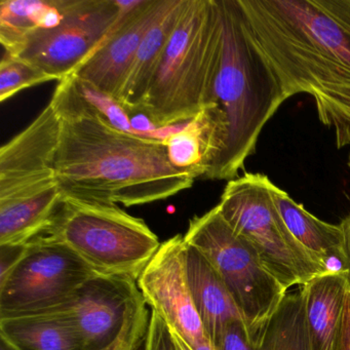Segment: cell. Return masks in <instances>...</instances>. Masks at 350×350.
I'll return each instance as SVG.
<instances>
[{
	"label": "cell",
	"mask_w": 350,
	"mask_h": 350,
	"mask_svg": "<svg viewBox=\"0 0 350 350\" xmlns=\"http://www.w3.org/2000/svg\"><path fill=\"white\" fill-rule=\"evenodd\" d=\"M51 103L60 116L55 176L63 198L141 206L191 187L198 176L174 167L163 140L112 126L79 93L72 75Z\"/></svg>",
	"instance_id": "obj_2"
},
{
	"label": "cell",
	"mask_w": 350,
	"mask_h": 350,
	"mask_svg": "<svg viewBox=\"0 0 350 350\" xmlns=\"http://www.w3.org/2000/svg\"><path fill=\"white\" fill-rule=\"evenodd\" d=\"M218 350H258L257 346L250 339L243 321H233L227 323L215 342Z\"/></svg>",
	"instance_id": "obj_25"
},
{
	"label": "cell",
	"mask_w": 350,
	"mask_h": 350,
	"mask_svg": "<svg viewBox=\"0 0 350 350\" xmlns=\"http://www.w3.org/2000/svg\"><path fill=\"white\" fill-rule=\"evenodd\" d=\"M140 1L64 0L56 26L33 30L5 53L63 81L75 75Z\"/></svg>",
	"instance_id": "obj_8"
},
{
	"label": "cell",
	"mask_w": 350,
	"mask_h": 350,
	"mask_svg": "<svg viewBox=\"0 0 350 350\" xmlns=\"http://www.w3.org/2000/svg\"><path fill=\"white\" fill-rule=\"evenodd\" d=\"M185 257L194 305L206 336L215 344L227 323L243 321V317L228 288L208 260L188 243Z\"/></svg>",
	"instance_id": "obj_16"
},
{
	"label": "cell",
	"mask_w": 350,
	"mask_h": 350,
	"mask_svg": "<svg viewBox=\"0 0 350 350\" xmlns=\"http://www.w3.org/2000/svg\"><path fill=\"white\" fill-rule=\"evenodd\" d=\"M337 350H350V286L346 292Z\"/></svg>",
	"instance_id": "obj_28"
},
{
	"label": "cell",
	"mask_w": 350,
	"mask_h": 350,
	"mask_svg": "<svg viewBox=\"0 0 350 350\" xmlns=\"http://www.w3.org/2000/svg\"><path fill=\"white\" fill-rule=\"evenodd\" d=\"M245 27L286 100L307 94L350 145V0H237Z\"/></svg>",
	"instance_id": "obj_1"
},
{
	"label": "cell",
	"mask_w": 350,
	"mask_h": 350,
	"mask_svg": "<svg viewBox=\"0 0 350 350\" xmlns=\"http://www.w3.org/2000/svg\"><path fill=\"white\" fill-rule=\"evenodd\" d=\"M342 231V270L347 274L350 284V214L340 222Z\"/></svg>",
	"instance_id": "obj_27"
},
{
	"label": "cell",
	"mask_w": 350,
	"mask_h": 350,
	"mask_svg": "<svg viewBox=\"0 0 350 350\" xmlns=\"http://www.w3.org/2000/svg\"><path fill=\"white\" fill-rule=\"evenodd\" d=\"M349 286L347 274L342 269L331 270L302 286L309 349L337 350Z\"/></svg>",
	"instance_id": "obj_14"
},
{
	"label": "cell",
	"mask_w": 350,
	"mask_h": 350,
	"mask_svg": "<svg viewBox=\"0 0 350 350\" xmlns=\"http://www.w3.org/2000/svg\"><path fill=\"white\" fill-rule=\"evenodd\" d=\"M44 235L68 247L96 273L138 280L161 243L144 220L116 204L64 198Z\"/></svg>",
	"instance_id": "obj_5"
},
{
	"label": "cell",
	"mask_w": 350,
	"mask_h": 350,
	"mask_svg": "<svg viewBox=\"0 0 350 350\" xmlns=\"http://www.w3.org/2000/svg\"><path fill=\"white\" fill-rule=\"evenodd\" d=\"M186 243L198 249L228 288L250 339L259 344L286 290L263 265L257 252L229 226L215 206L189 221Z\"/></svg>",
	"instance_id": "obj_7"
},
{
	"label": "cell",
	"mask_w": 350,
	"mask_h": 350,
	"mask_svg": "<svg viewBox=\"0 0 350 350\" xmlns=\"http://www.w3.org/2000/svg\"><path fill=\"white\" fill-rule=\"evenodd\" d=\"M348 167H349V169H350V153H349V159H348Z\"/></svg>",
	"instance_id": "obj_31"
},
{
	"label": "cell",
	"mask_w": 350,
	"mask_h": 350,
	"mask_svg": "<svg viewBox=\"0 0 350 350\" xmlns=\"http://www.w3.org/2000/svg\"><path fill=\"white\" fill-rule=\"evenodd\" d=\"M257 347L258 350H310L301 291L286 293Z\"/></svg>",
	"instance_id": "obj_21"
},
{
	"label": "cell",
	"mask_w": 350,
	"mask_h": 350,
	"mask_svg": "<svg viewBox=\"0 0 350 350\" xmlns=\"http://www.w3.org/2000/svg\"><path fill=\"white\" fill-rule=\"evenodd\" d=\"M274 187L267 176L247 173L228 181L216 206L231 229L255 249L268 271L288 291L335 269L291 234L274 204Z\"/></svg>",
	"instance_id": "obj_6"
},
{
	"label": "cell",
	"mask_w": 350,
	"mask_h": 350,
	"mask_svg": "<svg viewBox=\"0 0 350 350\" xmlns=\"http://www.w3.org/2000/svg\"><path fill=\"white\" fill-rule=\"evenodd\" d=\"M95 273L68 247L38 235L0 280V319L61 310Z\"/></svg>",
	"instance_id": "obj_9"
},
{
	"label": "cell",
	"mask_w": 350,
	"mask_h": 350,
	"mask_svg": "<svg viewBox=\"0 0 350 350\" xmlns=\"http://www.w3.org/2000/svg\"><path fill=\"white\" fill-rule=\"evenodd\" d=\"M171 332L172 342H173V350H218L215 344L208 338L198 343V345L191 346L175 332Z\"/></svg>",
	"instance_id": "obj_29"
},
{
	"label": "cell",
	"mask_w": 350,
	"mask_h": 350,
	"mask_svg": "<svg viewBox=\"0 0 350 350\" xmlns=\"http://www.w3.org/2000/svg\"><path fill=\"white\" fill-rule=\"evenodd\" d=\"M184 235L161 243L137 280L141 294L172 332L196 346L208 338L196 310L186 269Z\"/></svg>",
	"instance_id": "obj_10"
},
{
	"label": "cell",
	"mask_w": 350,
	"mask_h": 350,
	"mask_svg": "<svg viewBox=\"0 0 350 350\" xmlns=\"http://www.w3.org/2000/svg\"><path fill=\"white\" fill-rule=\"evenodd\" d=\"M63 200L56 184L36 193L0 200V245H26L42 234Z\"/></svg>",
	"instance_id": "obj_18"
},
{
	"label": "cell",
	"mask_w": 350,
	"mask_h": 350,
	"mask_svg": "<svg viewBox=\"0 0 350 350\" xmlns=\"http://www.w3.org/2000/svg\"><path fill=\"white\" fill-rule=\"evenodd\" d=\"M73 79H75V85H77L79 93L87 100L88 103L101 116V118L109 122L112 126L122 131V132L138 135L133 129L128 112L114 98L102 93L93 85L79 81L77 77H73Z\"/></svg>",
	"instance_id": "obj_23"
},
{
	"label": "cell",
	"mask_w": 350,
	"mask_h": 350,
	"mask_svg": "<svg viewBox=\"0 0 350 350\" xmlns=\"http://www.w3.org/2000/svg\"><path fill=\"white\" fill-rule=\"evenodd\" d=\"M61 122L52 103L0 148V200L34 193L58 184L55 157Z\"/></svg>",
	"instance_id": "obj_11"
},
{
	"label": "cell",
	"mask_w": 350,
	"mask_h": 350,
	"mask_svg": "<svg viewBox=\"0 0 350 350\" xmlns=\"http://www.w3.org/2000/svg\"><path fill=\"white\" fill-rule=\"evenodd\" d=\"M52 81L55 79L38 67L5 53L0 63V101H7L23 90Z\"/></svg>",
	"instance_id": "obj_22"
},
{
	"label": "cell",
	"mask_w": 350,
	"mask_h": 350,
	"mask_svg": "<svg viewBox=\"0 0 350 350\" xmlns=\"http://www.w3.org/2000/svg\"><path fill=\"white\" fill-rule=\"evenodd\" d=\"M163 3V0H141L73 77L118 101L139 46Z\"/></svg>",
	"instance_id": "obj_13"
},
{
	"label": "cell",
	"mask_w": 350,
	"mask_h": 350,
	"mask_svg": "<svg viewBox=\"0 0 350 350\" xmlns=\"http://www.w3.org/2000/svg\"><path fill=\"white\" fill-rule=\"evenodd\" d=\"M186 1L163 0L159 14L145 33L118 94V102L129 116L138 110Z\"/></svg>",
	"instance_id": "obj_15"
},
{
	"label": "cell",
	"mask_w": 350,
	"mask_h": 350,
	"mask_svg": "<svg viewBox=\"0 0 350 350\" xmlns=\"http://www.w3.org/2000/svg\"><path fill=\"white\" fill-rule=\"evenodd\" d=\"M0 337L18 350H85L75 319L66 309L0 319Z\"/></svg>",
	"instance_id": "obj_17"
},
{
	"label": "cell",
	"mask_w": 350,
	"mask_h": 350,
	"mask_svg": "<svg viewBox=\"0 0 350 350\" xmlns=\"http://www.w3.org/2000/svg\"><path fill=\"white\" fill-rule=\"evenodd\" d=\"M273 200L291 234L304 249L329 265V262L335 260L341 266L342 231L339 225L319 220L278 186L273 189Z\"/></svg>",
	"instance_id": "obj_19"
},
{
	"label": "cell",
	"mask_w": 350,
	"mask_h": 350,
	"mask_svg": "<svg viewBox=\"0 0 350 350\" xmlns=\"http://www.w3.org/2000/svg\"><path fill=\"white\" fill-rule=\"evenodd\" d=\"M142 301L134 278L95 273L63 309L75 319L85 350H104L118 339L126 319Z\"/></svg>",
	"instance_id": "obj_12"
},
{
	"label": "cell",
	"mask_w": 350,
	"mask_h": 350,
	"mask_svg": "<svg viewBox=\"0 0 350 350\" xmlns=\"http://www.w3.org/2000/svg\"><path fill=\"white\" fill-rule=\"evenodd\" d=\"M151 309L142 301L131 313L113 344L104 350H148Z\"/></svg>",
	"instance_id": "obj_24"
},
{
	"label": "cell",
	"mask_w": 350,
	"mask_h": 350,
	"mask_svg": "<svg viewBox=\"0 0 350 350\" xmlns=\"http://www.w3.org/2000/svg\"><path fill=\"white\" fill-rule=\"evenodd\" d=\"M222 44L220 0H187L136 113L157 128L196 118L210 104Z\"/></svg>",
	"instance_id": "obj_4"
},
{
	"label": "cell",
	"mask_w": 350,
	"mask_h": 350,
	"mask_svg": "<svg viewBox=\"0 0 350 350\" xmlns=\"http://www.w3.org/2000/svg\"><path fill=\"white\" fill-rule=\"evenodd\" d=\"M220 3L222 53L210 104L222 111L227 138L220 157L204 178L230 181L255 153L262 130L286 99L247 32L237 0Z\"/></svg>",
	"instance_id": "obj_3"
},
{
	"label": "cell",
	"mask_w": 350,
	"mask_h": 350,
	"mask_svg": "<svg viewBox=\"0 0 350 350\" xmlns=\"http://www.w3.org/2000/svg\"><path fill=\"white\" fill-rule=\"evenodd\" d=\"M0 350H18L13 344L10 343L7 339L0 337Z\"/></svg>",
	"instance_id": "obj_30"
},
{
	"label": "cell",
	"mask_w": 350,
	"mask_h": 350,
	"mask_svg": "<svg viewBox=\"0 0 350 350\" xmlns=\"http://www.w3.org/2000/svg\"><path fill=\"white\" fill-rule=\"evenodd\" d=\"M26 245H0V280H5L25 254Z\"/></svg>",
	"instance_id": "obj_26"
},
{
	"label": "cell",
	"mask_w": 350,
	"mask_h": 350,
	"mask_svg": "<svg viewBox=\"0 0 350 350\" xmlns=\"http://www.w3.org/2000/svg\"><path fill=\"white\" fill-rule=\"evenodd\" d=\"M59 0H3L0 3V42L10 50L28 33L51 28L60 21Z\"/></svg>",
	"instance_id": "obj_20"
}]
</instances>
